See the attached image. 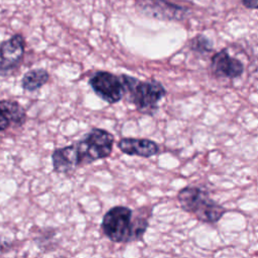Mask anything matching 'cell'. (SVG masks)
<instances>
[{
    "mask_svg": "<svg viewBox=\"0 0 258 258\" xmlns=\"http://www.w3.org/2000/svg\"><path fill=\"white\" fill-rule=\"evenodd\" d=\"M24 47V39L20 34H15L0 44V73L10 72L20 63Z\"/></svg>",
    "mask_w": 258,
    "mask_h": 258,
    "instance_id": "8992f818",
    "label": "cell"
},
{
    "mask_svg": "<svg viewBox=\"0 0 258 258\" xmlns=\"http://www.w3.org/2000/svg\"><path fill=\"white\" fill-rule=\"evenodd\" d=\"M244 5L248 8H257V0H242Z\"/></svg>",
    "mask_w": 258,
    "mask_h": 258,
    "instance_id": "5bb4252c",
    "label": "cell"
},
{
    "mask_svg": "<svg viewBox=\"0 0 258 258\" xmlns=\"http://www.w3.org/2000/svg\"><path fill=\"white\" fill-rule=\"evenodd\" d=\"M213 73L219 78L235 79L244 72L243 63L236 57H232L226 48L217 52L212 57Z\"/></svg>",
    "mask_w": 258,
    "mask_h": 258,
    "instance_id": "52a82bcc",
    "label": "cell"
},
{
    "mask_svg": "<svg viewBox=\"0 0 258 258\" xmlns=\"http://www.w3.org/2000/svg\"><path fill=\"white\" fill-rule=\"evenodd\" d=\"M51 160L53 170L58 173H68L77 168L71 145L56 148L51 154Z\"/></svg>",
    "mask_w": 258,
    "mask_h": 258,
    "instance_id": "8fae6325",
    "label": "cell"
},
{
    "mask_svg": "<svg viewBox=\"0 0 258 258\" xmlns=\"http://www.w3.org/2000/svg\"><path fill=\"white\" fill-rule=\"evenodd\" d=\"M146 14L162 19H181L185 16L186 8L170 3L167 0H143L139 2Z\"/></svg>",
    "mask_w": 258,
    "mask_h": 258,
    "instance_id": "ba28073f",
    "label": "cell"
},
{
    "mask_svg": "<svg viewBox=\"0 0 258 258\" xmlns=\"http://www.w3.org/2000/svg\"><path fill=\"white\" fill-rule=\"evenodd\" d=\"M25 109L14 100L0 101V132L10 127H21L26 121Z\"/></svg>",
    "mask_w": 258,
    "mask_h": 258,
    "instance_id": "9c48e42d",
    "label": "cell"
},
{
    "mask_svg": "<svg viewBox=\"0 0 258 258\" xmlns=\"http://www.w3.org/2000/svg\"><path fill=\"white\" fill-rule=\"evenodd\" d=\"M49 75L44 69L30 70L24 74L21 80V86L25 91L34 92L40 89L48 82Z\"/></svg>",
    "mask_w": 258,
    "mask_h": 258,
    "instance_id": "7c38bea8",
    "label": "cell"
},
{
    "mask_svg": "<svg viewBox=\"0 0 258 258\" xmlns=\"http://www.w3.org/2000/svg\"><path fill=\"white\" fill-rule=\"evenodd\" d=\"M114 136L100 128H93L82 140L72 144L76 165L90 164L108 157L113 148Z\"/></svg>",
    "mask_w": 258,
    "mask_h": 258,
    "instance_id": "3957f363",
    "label": "cell"
},
{
    "mask_svg": "<svg viewBox=\"0 0 258 258\" xmlns=\"http://www.w3.org/2000/svg\"><path fill=\"white\" fill-rule=\"evenodd\" d=\"M119 78L123 86L124 95L128 96L129 102L142 114H154L158 103L166 95L163 85L155 80L141 82L124 74Z\"/></svg>",
    "mask_w": 258,
    "mask_h": 258,
    "instance_id": "6da1fadb",
    "label": "cell"
},
{
    "mask_svg": "<svg viewBox=\"0 0 258 258\" xmlns=\"http://www.w3.org/2000/svg\"><path fill=\"white\" fill-rule=\"evenodd\" d=\"M181 209L204 223H217L227 210L215 202L207 190L199 186H185L177 194Z\"/></svg>",
    "mask_w": 258,
    "mask_h": 258,
    "instance_id": "7a4b0ae2",
    "label": "cell"
},
{
    "mask_svg": "<svg viewBox=\"0 0 258 258\" xmlns=\"http://www.w3.org/2000/svg\"><path fill=\"white\" fill-rule=\"evenodd\" d=\"M89 85L102 100L109 104L119 102L124 96L123 86L120 78L109 72H96L90 78Z\"/></svg>",
    "mask_w": 258,
    "mask_h": 258,
    "instance_id": "5b68a950",
    "label": "cell"
},
{
    "mask_svg": "<svg viewBox=\"0 0 258 258\" xmlns=\"http://www.w3.org/2000/svg\"><path fill=\"white\" fill-rule=\"evenodd\" d=\"M118 148L127 155L150 157L158 153L156 142L144 138H122L118 142Z\"/></svg>",
    "mask_w": 258,
    "mask_h": 258,
    "instance_id": "30bf717a",
    "label": "cell"
},
{
    "mask_svg": "<svg viewBox=\"0 0 258 258\" xmlns=\"http://www.w3.org/2000/svg\"><path fill=\"white\" fill-rule=\"evenodd\" d=\"M133 211L127 207L111 208L103 217L102 231L104 235L115 243L135 241Z\"/></svg>",
    "mask_w": 258,
    "mask_h": 258,
    "instance_id": "277c9868",
    "label": "cell"
},
{
    "mask_svg": "<svg viewBox=\"0 0 258 258\" xmlns=\"http://www.w3.org/2000/svg\"><path fill=\"white\" fill-rule=\"evenodd\" d=\"M190 48L199 53H206L213 49V44L209 38L204 35H198L190 42Z\"/></svg>",
    "mask_w": 258,
    "mask_h": 258,
    "instance_id": "4fadbf2b",
    "label": "cell"
}]
</instances>
